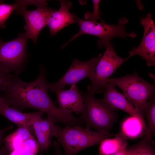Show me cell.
<instances>
[{
    "mask_svg": "<svg viewBox=\"0 0 155 155\" xmlns=\"http://www.w3.org/2000/svg\"><path fill=\"white\" fill-rule=\"evenodd\" d=\"M46 73L45 68L40 66L38 76L30 82L23 81L17 75H13L2 97L10 107L18 110L37 109L45 113L54 123H60L66 126L76 125L78 118L57 107L49 97Z\"/></svg>",
    "mask_w": 155,
    "mask_h": 155,
    "instance_id": "cell-1",
    "label": "cell"
},
{
    "mask_svg": "<svg viewBox=\"0 0 155 155\" xmlns=\"http://www.w3.org/2000/svg\"><path fill=\"white\" fill-rule=\"evenodd\" d=\"M52 135L55 137L62 146L64 155H75L87 148L97 144L113 135L109 132L93 131L81 126L61 127L53 122L51 123Z\"/></svg>",
    "mask_w": 155,
    "mask_h": 155,
    "instance_id": "cell-2",
    "label": "cell"
},
{
    "mask_svg": "<svg viewBox=\"0 0 155 155\" xmlns=\"http://www.w3.org/2000/svg\"><path fill=\"white\" fill-rule=\"evenodd\" d=\"M84 108L81 116L86 127L109 132L116 121L114 108L102 100L88 92L83 96Z\"/></svg>",
    "mask_w": 155,
    "mask_h": 155,
    "instance_id": "cell-3",
    "label": "cell"
},
{
    "mask_svg": "<svg viewBox=\"0 0 155 155\" xmlns=\"http://www.w3.org/2000/svg\"><path fill=\"white\" fill-rule=\"evenodd\" d=\"M74 18L79 27L78 32L73 36L67 42L61 47H64L71 41L78 36L83 34H89L99 37L97 41L99 47L101 48L105 46L109 43L111 39L115 37H119L124 38L129 37L135 38L136 34L134 32L127 33L126 31L125 24L128 20L125 17L120 18L118 24L111 25L106 23L102 20L100 23L84 20L77 17L74 13Z\"/></svg>",
    "mask_w": 155,
    "mask_h": 155,
    "instance_id": "cell-4",
    "label": "cell"
},
{
    "mask_svg": "<svg viewBox=\"0 0 155 155\" xmlns=\"http://www.w3.org/2000/svg\"><path fill=\"white\" fill-rule=\"evenodd\" d=\"M108 83L120 88L124 95L144 116L146 104L155 93L154 84L141 78L136 72L118 78H109Z\"/></svg>",
    "mask_w": 155,
    "mask_h": 155,
    "instance_id": "cell-5",
    "label": "cell"
},
{
    "mask_svg": "<svg viewBox=\"0 0 155 155\" xmlns=\"http://www.w3.org/2000/svg\"><path fill=\"white\" fill-rule=\"evenodd\" d=\"M28 38L24 33L6 42L0 40V69L8 73L17 75L23 70L27 57Z\"/></svg>",
    "mask_w": 155,
    "mask_h": 155,
    "instance_id": "cell-6",
    "label": "cell"
},
{
    "mask_svg": "<svg viewBox=\"0 0 155 155\" xmlns=\"http://www.w3.org/2000/svg\"><path fill=\"white\" fill-rule=\"evenodd\" d=\"M105 47V51L96 65L94 79L88 86V92L93 95L105 90L110 76L128 59L118 56L111 42Z\"/></svg>",
    "mask_w": 155,
    "mask_h": 155,
    "instance_id": "cell-7",
    "label": "cell"
},
{
    "mask_svg": "<svg viewBox=\"0 0 155 155\" xmlns=\"http://www.w3.org/2000/svg\"><path fill=\"white\" fill-rule=\"evenodd\" d=\"M102 56L99 54L87 61H82L74 59L68 71L63 76L56 82L48 84V89L55 92L63 89L67 85L76 84L86 78L92 81L94 79L96 65Z\"/></svg>",
    "mask_w": 155,
    "mask_h": 155,
    "instance_id": "cell-8",
    "label": "cell"
},
{
    "mask_svg": "<svg viewBox=\"0 0 155 155\" xmlns=\"http://www.w3.org/2000/svg\"><path fill=\"white\" fill-rule=\"evenodd\" d=\"M140 22L144 28L142 40L137 47H134L129 53L128 59L135 55L141 56L145 60L147 66L155 65V24L151 13L141 19Z\"/></svg>",
    "mask_w": 155,
    "mask_h": 155,
    "instance_id": "cell-9",
    "label": "cell"
},
{
    "mask_svg": "<svg viewBox=\"0 0 155 155\" xmlns=\"http://www.w3.org/2000/svg\"><path fill=\"white\" fill-rule=\"evenodd\" d=\"M56 9L51 8L37 7L31 10L23 8L16 12L23 17L25 25L24 33L28 38L36 43L38 36L43 28L47 26L48 20L52 13Z\"/></svg>",
    "mask_w": 155,
    "mask_h": 155,
    "instance_id": "cell-10",
    "label": "cell"
},
{
    "mask_svg": "<svg viewBox=\"0 0 155 155\" xmlns=\"http://www.w3.org/2000/svg\"><path fill=\"white\" fill-rule=\"evenodd\" d=\"M102 100L113 108L119 109L137 119L142 126L145 135L149 137H152L148 131L144 116L124 95L116 89L115 86L108 84Z\"/></svg>",
    "mask_w": 155,
    "mask_h": 155,
    "instance_id": "cell-11",
    "label": "cell"
},
{
    "mask_svg": "<svg viewBox=\"0 0 155 155\" xmlns=\"http://www.w3.org/2000/svg\"><path fill=\"white\" fill-rule=\"evenodd\" d=\"M55 92L59 108L71 113H82L84 108L83 97L76 84L71 85L69 90L62 89Z\"/></svg>",
    "mask_w": 155,
    "mask_h": 155,
    "instance_id": "cell-12",
    "label": "cell"
},
{
    "mask_svg": "<svg viewBox=\"0 0 155 155\" xmlns=\"http://www.w3.org/2000/svg\"><path fill=\"white\" fill-rule=\"evenodd\" d=\"M59 9L53 12L49 17L47 26L51 35H55L67 25L76 22L74 13H71L69 9L72 7L71 2L68 1H59Z\"/></svg>",
    "mask_w": 155,
    "mask_h": 155,
    "instance_id": "cell-13",
    "label": "cell"
},
{
    "mask_svg": "<svg viewBox=\"0 0 155 155\" xmlns=\"http://www.w3.org/2000/svg\"><path fill=\"white\" fill-rule=\"evenodd\" d=\"M44 113L40 111L23 113L19 110L7 105L0 106V114L18 125L19 127L29 128L38 117Z\"/></svg>",
    "mask_w": 155,
    "mask_h": 155,
    "instance_id": "cell-14",
    "label": "cell"
},
{
    "mask_svg": "<svg viewBox=\"0 0 155 155\" xmlns=\"http://www.w3.org/2000/svg\"><path fill=\"white\" fill-rule=\"evenodd\" d=\"M40 117L37 118L32 125L36 139L40 152L46 151L51 144L53 136L51 129V120Z\"/></svg>",
    "mask_w": 155,
    "mask_h": 155,
    "instance_id": "cell-15",
    "label": "cell"
},
{
    "mask_svg": "<svg viewBox=\"0 0 155 155\" xmlns=\"http://www.w3.org/2000/svg\"><path fill=\"white\" fill-rule=\"evenodd\" d=\"M127 137L121 132L116 134L114 138H107L100 143L98 155H113L127 147Z\"/></svg>",
    "mask_w": 155,
    "mask_h": 155,
    "instance_id": "cell-16",
    "label": "cell"
},
{
    "mask_svg": "<svg viewBox=\"0 0 155 155\" xmlns=\"http://www.w3.org/2000/svg\"><path fill=\"white\" fill-rule=\"evenodd\" d=\"M32 127L29 128L19 127L16 131L3 139L4 147L8 152H12L20 147L26 140L34 137Z\"/></svg>",
    "mask_w": 155,
    "mask_h": 155,
    "instance_id": "cell-17",
    "label": "cell"
},
{
    "mask_svg": "<svg viewBox=\"0 0 155 155\" xmlns=\"http://www.w3.org/2000/svg\"><path fill=\"white\" fill-rule=\"evenodd\" d=\"M30 5L29 1L19 0L13 4H9L1 2L0 3V28H4L5 22L14 11L16 12L22 8H26Z\"/></svg>",
    "mask_w": 155,
    "mask_h": 155,
    "instance_id": "cell-18",
    "label": "cell"
},
{
    "mask_svg": "<svg viewBox=\"0 0 155 155\" xmlns=\"http://www.w3.org/2000/svg\"><path fill=\"white\" fill-rule=\"evenodd\" d=\"M128 155H155L154 142L145 135L140 141L129 148Z\"/></svg>",
    "mask_w": 155,
    "mask_h": 155,
    "instance_id": "cell-19",
    "label": "cell"
},
{
    "mask_svg": "<svg viewBox=\"0 0 155 155\" xmlns=\"http://www.w3.org/2000/svg\"><path fill=\"white\" fill-rule=\"evenodd\" d=\"M121 132L126 137L135 138L139 136L144 130L142 126L136 118L131 116L125 120L121 126Z\"/></svg>",
    "mask_w": 155,
    "mask_h": 155,
    "instance_id": "cell-20",
    "label": "cell"
},
{
    "mask_svg": "<svg viewBox=\"0 0 155 155\" xmlns=\"http://www.w3.org/2000/svg\"><path fill=\"white\" fill-rule=\"evenodd\" d=\"M144 114L146 116L148 131L152 136L155 133V93H154L147 102L145 108Z\"/></svg>",
    "mask_w": 155,
    "mask_h": 155,
    "instance_id": "cell-21",
    "label": "cell"
},
{
    "mask_svg": "<svg viewBox=\"0 0 155 155\" xmlns=\"http://www.w3.org/2000/svg\"><path fill=\"white\" fill-rule=\"evenodd\" d=\"M38 150L37 142L33 137L26 140L20 147L9 155H36Z\"/></svg>",
    "mask_w": 155,
    "mask_h": 155,
    "instance_id": "cell-22",
    "label": "cell"
},
{
    "mask_svg": "<svg viewBox=\"0 0 155 155\" xmlns=\"http://www.w3.org/2000/svg\"><path fill=\"white\" fill-rule=\"evenodd\" d=\"M92 2L93 4V11L92 12H86L84 15V18L85 20L90 21L97 22V20H99L100 21L102 20L100 16L101 13L99 10L100 0H93Z\"/></svg>",
    "mask_w": 155,
    "mask_h": 155,
    "instance_id": "cell-23",
    "label": "cell"
},
{
    "mask_svg": "<svg viewBox=\"0 0 155 155\" xmlns=\"http://www.w3.org/2000/svg\"><path fill=\"white\" fill-rule=\"evenodd\" d=\"M13 75L6 73L0 69V92L3 91L9 83Z\"/></svg>",
    "mask_w": 155,
    "mask_h": 155,
    "instance_id": "cell-24",
    "label": "cell"
},
{
    "mask_svg": "<svg viewBox=\"0 0 155 155\" xmlns=\"http://www.w3.org/2000/svg\"><path fill=\"white\" fill-rule=\"evenodd\" d=\"M12 127V125H9L5 128L0 129V146L3 142V135L7 131L11 129Z\"/></svg>",
    "mask_w": 155,
    "mask_h": 155,
    "instance_id": "cell-25",
    "label": "cell"
},
{
    "mask_svg": "<svg viewBox=\"0 0 155 155\" xmlns=\"http://www.w3.org/2000/svg\"><path fill=\"white\" fill-rule=\"evenodd\" d=\"M53 146L55 149V152L53 155H64L59 148V143L54 141L53 142Z\"/></svg>",
    "mask_w": 155,
    "mask_h": 155,
    "instance_id": "cell-26",
    "label": "cell"
},
{
    "mask_svg": "<svg viewBox=\"0 0 155 155\" xmlns=\"http://www.w3.org/2000/svg\"><path fill=\"white\" fill-rule=\"evenodd\" d=\"M129 152V148L126 147L121 149L113 155H128Z\"/></svg>",
    "mask_w": 155,
    "mask_h": 155,
    "instance_id": "cell-27",
    "label": "cell"
},
{
    "mask_svg": "<svg viewBox=\"0 0 155 155\" xmlns=\"http://www.w3.org/2000/svg\"><path fill=\"white\" fill-rule=\"evenodd\" d=\"M8 153L7 151L4 146L0 148V155H7Z\"/></svg>",
    "mask_w": 155,
    "mask_h": 155,
    "instance_id": "cell-28",
    "label": "cell"
},
{
    "mask_svg": "<svg viewBox=\"0 0 155 155\" xmlns=\"http://www.w3.org/2000/svg\"><path fill=\"white\" fill-rule=\"evenodd\" d=\"M5 105H8L3 97L0 96V106Z\"/></svg>",
    "mask_w": 155,
    "mask_h": 155,
    "instance_id": "cell-29",
    "label": "cell"
},
{
    "mask_svg": "<svg viewBox=\"0 0 155 155\" xmlns=\"http://www.w3.org/2000/svg\"><path fill=\"white\" fill-rule=\"evenodd\" d=\"M1 2L0 1V3Z\"/></svg>",
    "mask_w": 155,
    "mask_h": 155,
    "instance_id": "cell-30",
    "label": "cell"
}]
</instances>
